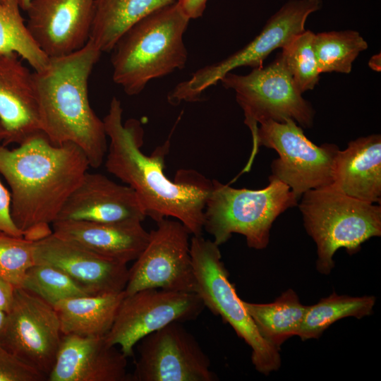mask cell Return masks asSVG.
<instances>
[{
	"mask_svg": "<svg viewBox=\"0 0 381 381\" xmlns=\"http://www.w3.org/2000/svg\"><path fill=\"white\" fill-rule=\"evenodd\" d=\"M103 122L110 140L105 167L134 190L146 217L156 222L174 217L192 236H201L212 181L185 169L179 171L174 181L170 180L164 172L168 141L151 155L143 154V128L133 119L123 122V109L116 97L112 98Z\"/></svg>",
	"mask_w": 381,
	"mask_h": 381,
	"instance_id": "obj_1",
	"label": "cell"
},
{
	"mask_svg": "<svg viewBox=\"0 0 381 381\" xmlns=\"http://www.w3.org/2000/svg\"><path fill=\"white\" fill-rule=\"evenodd\" d=\"M89 167L78 146L54 145L44 133L12 150L0 145V174L11 190V217L25 238L37 241L52 234V224Z\"/></svg>",
	"mask_w": 381,
	"mask_h": 381,
	"instance_id": "obj_2",
	"label": "cell"
},
{
	"mask_svg": "<svg viewBox=\"0 0 381 381\" xmlns=\"http://www.w3.org/2000/svg\"><path fill=\"white\" fill-rule=\"evenodd\" d=\"M102 53L89 40L76 52L49 58L44 69L32 72L42 133L54 145L78 146L95 169L104 162L108 148L103 120L88 95L89 78Z\"/></svg>",
	"mask_w": 381,
	"mask_h": 381,
	"instance_id": "obj_3",
	"label": "cell"
},
{
	"mask_svg": "<svg viewBox=\"0 0 381 381\" xmlns=\"http://www.w3.org/2000/svg\"><path fill=\"white\" fill-rule=\"evenodd\" d=\"M189 20L173 1L132 25L111 50L114 82L136 95L151 80L183 68L188 58L183 36Z\"/></svg>",
	"mask_w": 381,
	"mask_h": 381,
	"instance_id": "obj_4",
	"label": "cell"
},
{
	"mask_svg": "<svg viewBox=\"0 0 381 381\" xmlns=\"http://www.w3.org/2000/svg\"><path fill=\"white\" fill-rule=\"evenodd\" d=\"M299 210L304 227L317 246V270L329 274L341 248L356 253L372 237L381 236V207L343 193L334 183L305 192Z\"/></svg>",
	"mask_w": 381,
	"mask_h": 381,
	"instance_id": "obj_5",
	"label": "cell"
},
{
	"mask_svg": "<svg viewBox=\"0 0 381 381\" xmlns=\"http://www.w3.org/2000/svg\"><path fill=\"white\" fill-rule=\"evenodd\" d=\"M298 200L290 188L270 176L264 188H235L216 179L204 211L203 229L220 246L233 234L245 236L249 248L262 250L270 241L274 220L287 209L296 207Z\"/></svg>",
	"mask_w": 381,
	"mask_h": 381,
	"instance_id": "obj_6",
	"label": "cell"
},
{
	"mask_svg": "<svg viewBox=\"0 0 381 381\" xmlns=\"http://www.w3.org/2000/svg\"><path fill=\"white\" fill-rule=\"evenodd\" d=\"M219 246L201 236H192L190 255L196 280V291L214 315H219L251 348V361L260 373L269 375L281 366L279 349L258 332L247 312L222 260Z\"/></svg>",
	"mask_w": 381,
	"mask_h": 381,
	"instance_id": "obj_7",
	"label": "cell"
},
{
	"mask_svg": "<svg viewBox=\"0 0 381 381\" xmlns=\"http://www.w3.org/2000/svg\"><path fill=\"white\" fill-rule=\"evenodd\" d=\"M252 141L251 153L242 173L250 169L260 147L265 146L279 155L271 164L270 176L287 185L298 200L309 190L333 183L339 147L330 143L315 145L293 119L260 123Z\"/></svg>",
	"mask_w": 381,
	"mask_h": 381,
	"instance_id": "obj_8",
	"label": "cell"
},
{
	"mask_svg": "<svg viewBox=\"0 0 381 381\" xmlns=\"http://www.w3.org/2000/svg\"><path fill=\"white\" fill-rule=\"evenodd\" d=\"M220 81L225 88L235 92L252 140L256 136L258 123L270 120L284 122L291 119L305 128L313 126L315 111L296 87L280 53L265 67L254 68L247 75L229 72Z\"/></svg>",
	"mask_w": 381,
	"mask_h": 381,
	"instance_id": "obj_9",
	"label": "cell"
},
{
	"mask_svg": "<svg viewBox=\"0 0 381 381\" xmlns=\"http://www.w3.org/2000/svg\"><path fill=\"white\" fill-rule=\"evenodd\" d=\"M320 7V0H291L286 3L246 46L218 63L199 69L189 80L179 83L172 90L174 98L179 102L198 101L205 90L234 68L262 66L271 52L283 48L306 30L307 18Z\"/></svg>",
	"mask_w": 381,
	"mask_h": 381,
	"instance_id": "obj_10",
	"label": "cell"
},
{
	"mask_svg": "<svg viewBox=\"0 0 381 381\" xmlns=\"http://www.w3.org/2000/svg\"><path fill=\"white\" fill-rule=\"evenodd\" d=\"M157 224L145 249L128 268L125 294L145 289L195 293L191 234L176 219L165 218Z\"/></svg>",
	"mask_w": 381,
	"mask_h": 381,
	"instance_id": "obj_11",
	"label": "cell"
},
{
	"mask_svg": "<svg viewBox=\"0 0 381 381\" xmlns=\"http://www.w3.org/2000/svg\"><path fill=\"white\" fill-rule=\"evenodd\" d=\"M197 293L145 289L125 294L104 336L128 358L145 336L174 322L196 319L205 308Z\"/></svg>",
	"mask_w": 381,
	"mask_h": 381,
	"instance_id": "obj_12",
	"label": "cell"
},
{
	"mask_svg": "<svg viewBox=\"0 0 381 381\" xmlns=\"http://www.w3.org/2000/svg\"><path fill=\"white\" fill-rule=\"evenodd\" d=\"M62 335L54 306L33 293L16 287L13 302L0 332V345L47 377Z\"/></svg>",
	"mask_w": 381,
	"mask_h": 381,
	"instance_id": "obj_13",
	"label": "cell"
},
{
	"mask_svg": "<svg viewBox=\"0 0 381 381\" xmlns=\"http://www.w3.org/2000/svg\"><path fill=\"white\" fill-rule=\"evenodd\" d=\"M132 381H215L210 361L181 322H171L143 337Z\"/></svg>",
	"mask_w": 381,
	"mask_h": 381,
	"instance_id": "obj_14",
	"label": "cell"
},
{
	"mask_svg": "<svg viewBox=\"0 0 381 381\" xmlns=\"http://www.w3.org/2000/svg\"><path fill=\"white\" fill-rule=\"evenodd\" d=\"M95 0H32L27 28L49 57L68 55L90 40Z\"/></svg>",
	"mask_w": 381,
	"mask_h": 381,
	"instance_id": "obj_15",
	"label": "cell"
},
{
	"mask_svg": "<svg viewBox=\"0 0 381 381\" xmlns=\"http://www.w3.org/2000/svg\"><path fill=\"white\" fill-rule=\"evenodd\" d=\"M35 263L54 266L83 286L90 294L124 291L127 264L99 255L54 234L34 241Z\"/></svg>",
	"mask_w": 381,
	"mask_h": 381,
	"instance_id": "obj_16",
	"label": "cell"
},
{
	"mask_svg": "<svg viewBox=\"0 0 381 381\" xmlns=\"http://www.w3.org/2000/svg\"><path fill=\"white\" fill-rule=\"evenodd\" d=\"M145 217L131 188L117 183L100 173L87 171L64 203L56 221L142 222Z\"/></svg>",
	"mask_w": 381,
	"mask_h": 381,
	"instance_id": "obj_17",
	"label": "cell"
},
{
	"mask_svg": "<svg viewBox=\"0 0 381 381\" xmlns=\"http://www.w3.org/2000/svg\"><path fill=\"white\" fill-rule=\"evenodd\" d=\"M127 357L105 337L63 334L49 381H129Z\"/></svg>",
	"mask_w": 381,
	"mask_h": 381,
	"instance_id": "obj_18",
	"label": "cell"
},
{
	"mask_svg": "<svg viewBox=\"0 0 381 381\" xmlns=\"http://www.w3.org/2000/svg\"><path fill=\"white\" fill-rule=\"evenodd\" d=\"M19 57L14 53L0 55V121L5 131L4 146L20 145L43 133L32 72Z\"/></svg>",
	"mask_w": 381,
	"mask_h": 381,
	"instance_id": "obj_19",
	"label": "cell"
},
{
	"mask_svg": "<svg viewBox=\"0 0 381 381\" xmlns=\"http://www.w3.org/2000/svg\"><path fill=\"white\" fill-rule=\"evenodd\" d=\"M52 233L106 258L124 262L135 260L145 249L147 231L139 221L101 223L57 220Z\"/></svg>",
	"mask_w": 381,
	"mask_h": 381,
	"instance_id": "obj_20",
	"label": "cell"
},
{
	"mask_svg": "<svg viewBox=\"0 0 381 381\" xmlns=\"http://www.w3.org/2000/svg\"><path fill=\"white\" fill-rule=\"evenodd\" d=\"M333 183L352 198L381 201V135L372 134L349 143L335 157Z\"/></svg>",
	"mask_w": 381,
	"mask_h": 381,
	"instance_id": "obj_21",
	"label": "cell"
},
{
	"mask_svg": "<svg viewBox=\"0 0 381 381\" xmlns=\"http://www.w3.org/2000/svg\"><path fill=\"white\" fill-rule=\"evenodd\" d=\"M124 291L68 298L53 306L63 334L104 337L114 322Z\"/></svg>",
	"mask_w": 381,
	"mask_h": 381,
	"instance_id": "obj_22",
	"label": "cell"
},
{
	"mask_svg": "<svg viewBox=\"0 0 381 381\" xmlns=\"http://www.w3.org/2000/svg\"><path fill=\"white\" fill-rule=\"evenodd\" d=\"M172 0H95L90 40L102 52L114 45L135 23Z\"/></svg>",
	"mask_w": 381,
	"mask_h": 381,
	"instance_id": "obj_23",
	"label": "cell"
},
{
	"mask_svg": "<svg viewBox=\"0 0 381 381\" xmlns=\"http://www.w3.org/2000/svg\"><path fill=\"white\" fill-rule=\"evenodd\" d=\"M243 303L261 337L279 350L286 339L297 336L308 308L291 289L272 303Z\"/></svg>",
	"mask_w": 381,
	"mask_h": 381,
	"instance_id": "obj_24",
	"label": "cell"
},
{
	"mask_svg": "<svg viewBox=\"0 0 381 381\" xmlns=\"http://www.w3.org/2000/svg\"><path fill=\"white\" fill-rule=\"evenodd\" d=\"M376 298L373 296L353 297L334 291L316 304L308 306L297 334L301 340L318 339L331 325L347 317L361 319L372 314Z\"/></svg>",
	"mask_w": 381,
	"mask_h": 381,
	"instance_id": "obj_25",
	"label": "cell"
},
{
	"mask_svg": "<svg viewBox=\"0 0 381 381\" xmlns=\"http://www.w3.org/2000/svg\"><path fill=\"white\" fill-rule=\"evenodd\" d=\"M14 53L25 60L34 71L44 69L49 58L31 36L15 0L0 2V55Z\"/></svg>",
	"mask_w": 381,
	"mask_h": 381,
	"instance_id": "obj_26",
	"label": "cell"
},
{
	"mask_svg": "<svg viewBox=\"0 0 381 381\" xmlns=\"http://www.w3.org/2000/svg\"><path fill=\"white\" fill-rule=\"evenodd\" d=\"M313 47L320 73H349L359 53L368 49V43L355 30L330 31L315 35Z\"/></svg>",
	"mask_w": 381,
	"mask_h": 381,
	"instance_id": "obj_27",
	"label": "cell"
},
{
	"mask_svg": "<svg viewBox=\"0 0 381 381\" xmlns=\"http://www.w3.org/2000/svg\"><path fill=\"white\" fill-rule=\"evenodd\" d=\"M20 287L52 306L68 298L92 295L60 269L44 263H35L26 271Z\"/></svg>",
	"mask_w": 381,
	"mask_h": 381,
	"instance_id": "obj_28",
	"label": "cell"
},
{
	"mask_svg": "<svg viewBox=\"0 0 381 381\" xmlns=\"http://www.w3.org/2000/svg\"><path fill=\"white\" fill-rule=\"evenodd\" d=\"M315 34L304 30L296 35L280 53L284 64L296 87L303 93L318 84L320 72L314 52Z\"/></svg>",
	"mask_w": 381,
	"mask_h": 381,
	"instance_id": "obj_29",
	"label": "cell"
},
{
	"mask_svg": "<svg viewBox=\"0 0 381 381\" xmlns=\"http://www.w3.org/2000/svg\"><path fill=\"white\" fill-rule=\"evenodd\" d=\"M34 264V241L0 231V277L20 287Z\"/></svg>",
	"mask_w": 381,
	"mask_h": 381,
	"instance_id": "obj_30",
	"label": "cell"
},
{
	"mask_svg": "<svg viewBox=\"0 0 381 381\" xmlns=\"http://www.w3.org/2000/svg\"><path fill=\"white\" fill-rule=\"evenodd\" d=\"M44 380H47V376L0 345V381Z\"/></svg>",
	"mask_w": 381,
	"mask_h": 381,
	"instance_id": "obj_31",
	"label": "cell"
},
{
	"mask_svg": "<svg viewBox=\"0 0 381 381\" xmlns=\"http://www.w3.org/2000/svg\"><path fill=\"white\" fill-rule=\"evenodd\" d=\"M11 195L0 180V231L18 236H23L16 226L11 214Z\"/></svg>",
	"mask_w": 381,
	"mask_h": 381,
	"instance_id": "obj_32",
	"label": "cell"
},
{
	"mask_svg": "<svg viewBox=\"0 0 381 381\" xmlns=\"http://www.w3.org/2000/svg\"><path fill=\"white\" fill-rule=\"evenodd\" d=\"M176 1L185 15L190 20L202 16L207 0H179Z\"/></svg>",
	"mask_w": 381,
	"mask_h": 381,
	"instance_id": "obj_33",
	"label": "cell"
},
{
	"mask_svg": "<svg viewBox=\"0 0 381 381\" xmlns=\"http://www.w3.org/2000/svg\"><path fill=\"white\" fill-rule=\"evenodd\" d=\"M16 287L0 277V310L6 313L11 308L14 299Z\"/></svg>",
	"mask_w": 381,
	"mask_h": 381,
	"instance_id": "obj_34",
	"label": "cell"
},
{
	"mask_svg": "<svg viewBox=\"0 0 381 381\" xmlns=\"http://www.w3.org/2000/svg\"><path fill=\"white\" fill-rule=\"evenodd\" d=\"M369 66L373 70L380 71V54L373 56L369 61Z\"/></svg>",
	"mask_w": 381,
	"mask_h": 381,
	"instance_id": "obj_35",
	"label": "cell"
},
{
	"mask_svg": "<svg viewBox=\"0 0 381 381\" xmlns=\"http://www.w3.org/2000/svg\"><path fill=\"white\" fill-rule=\"evenodd\" d=\"M20 10L26 11L32 0H15Z\"/></svg>",
	"mask_w": 381,
	"mask_h": 381,
	"instance_id": "obj_36",
	"label": "cell"
},
{
	"mask_svg": "<svg viewBox=\"0 0 381 381\" xmlns=\"http://www.w3.org/2000/svg\"><path fill=\"white\" fill-rule=\"evenodd\" d=\"M6 313L0 310V332L4 325Z\"/></svg>",
	"mask_w": 381,
	"mask_h": 381,
	"instance_id": "obj_37",
	"label": "cell"
},
{
	"mask_svg": "<svg viewBox=\"0 0 381 381\" xmlns=\"http://www.w3.org/2000/svg\"><path fill=\"white\" fill-rule=\"evenodd\" d=\"M4 138H5V131L0 121V142H3V140H4Z\"/></svg>",
	"mask_w": 381,
	"mask_h": 381,
	"instance_id": "obj_38",
	"label": "cell"
},
{
	"mask_svg": "<svg viewBox=\"0 0 381 381\" xmlns=\"http://www.w3.org/2000/svg\"><path fill=\"white\" fill-rule=\"evenodd\" d=\"M6 1V0H0V2H1V3H4Z\"/></svg>",
	"mask_w": 381,
	"mask_h": 381,
	"instance_id": "obj_39",
	"label": "cell"
},
{
	"mask_svg": "<svg viewBox=\"0 0 381 381\" xmlns=\"http://www.w3.org/2000/svg\"><path fill=\"white\" fill-rule=\"evenodd\" d=\"M172 1H179V0H172Z\"/></svg>",
	"mask_w": 381,
	"mask_h": 381,
	"instance_id": "obj_40",
	"label": "cell"
}]
</instances>
